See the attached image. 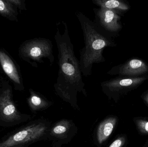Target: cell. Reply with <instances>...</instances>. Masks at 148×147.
<instances>
[{"label":"cell","mask_w":148,"mask_h":147,"mask_svg":"<svg viewBox=\"0 0 148 147\" xmlns=\"http://www.w3.org/2000/svg\"><path fill=\"white\" fill-rule=\"evenodd\" d=\"M64 32L62 34L58 26L55 40L58 50L59 72L54 85L56 92L64 97L70 98L78 91H84L79 60L74 51V45L69 36L68 24L62 21Z\"/></svg>","instance_id":"1"},{"label":"cell","mask_w":148,"mask_h":147,"mask_svg":"<svg viewBox=\"0 0 148 147\" xmlns=\"http://www.w3.org/2000/svg\"><path fill=\"white\" fill-rule=\"evenodd\" d=\"M76 16L82 30L84 42V47L80 51V68L83 76L88 77L92 74L94 64L105 62L103 50L114 44L109 36L103 33L83 13L77 11Z\"/></svg>","instance_id":"2"},{"label":"cell","mask_w":148,"mask_h":147,"mask_svg":"<svg viewBox=\"0 0 148 147\" xmlns=\"http://www.w3.org/2000/svg\"><path fill=\"white\" fill-rule=\"evenodd\" d=\"M20 54L32 66L37 67L38 64L44 63L47 59L52 66L54 62L53 45L49 39L35 38L25 41L20 48Z\"/></svg>","instance_id":"3"},{"label":"cell","mask_w":148,"mask_h":147,"mask_svg":"<svg viewBox=\"0 0 148 147\" xmlns=\"http://www.w3.org/2000/svg\"><path fill=\"white\" fill-rule=\"evenodd\" d=\"M93 11L95 14L93 22L99 29L108 36L111 33L118 32L121 28L118 12L103 7L94 8Z\"/></svg>","instance_id":"4"},{"label":"cell","mask_w":148,"mask_h":147,"mask_svg":"<svg viewBox=\"0 0 148 147\" xmlns=\"http://www.w3.org/2000/svg\"><path fill=\"white\" fill-rule=\"evenodd\" d=\"M46 129L45 126L40 124L26 127L0 142V147H14L35 140L43 135Z\"/></svg>","instance_id":"5"},{"label":"cell","mask_w":148,"mask_h":147,"mask_svg":"<svg viewBox=\"0 0 148 147\" xmlns=\"http://www.w3.org/2000/svg\"><path fill=\"white\" fill-rule=\"evenodd\" d=\"M0 117L7 122L18 121L20 113L12 100L11 90L7 89L0 94Z\"/></svg>","instance_id":"6"},{"label":"cell","mask_w":148,"mask_h":147,"mask_svg":"<svg viewBox=\"0 0 148 147\" xmlns=\"http://www.w3.org/2000/svg\"><path fill=\"white\" fill-rule=\"evenodd\" d=\"M144 77L135 78H116L101 83L103 89L107 92H114L130 86L137 85L145 80Z\"/></svg>","instance_id":"7"},{"label":"cell","mask_w":148,"mask_h":147,"mask_svg":"<svg viewBox=\"0 0 148 147\" xmlns=\"http://www.w3.org/2000/svg\"><path fill=\"white\" fill-rule=\"evenodd\" d=\"M148 70V67L142 60L138 59H133L120 66L118 68H113L108 74L119 73L123 75H136L143 74Z\"/></svg>","instance_id":"8"},{"label":"cell","mask_w":148,"mask_h":147,"mask_svg":"<svg viewBox=\"0 0 148 147\" xmlns=\"http://www.w3.org/2000/svg\"><path fill=\"white\" fill-rule=\"evenodd\" d=\"M0 64L9 78L15 83L21 85V79L14 64L8 55L1 51H0Z\"/></svg>","instance_id":"9"},{"label":"cell","mask_w":148,"mask_h":147,"mask_svg":"<svg viewBox=\"0 0 148 147\" xmlns=\"http://www.w3.org/2000/svg\"><path fill=\"white\" fill-rule=\"evenodd\" d=\"M116 120L115 118H110L105 120L99 125L97 130L98 142L101 144L106 140L113 132Z\"/></svg>","instance_id":"10"},{"label":"cell","mask_w":148,"mask_h":147,"mask_svg":"<svg viewBox=\"0 0 148 147\" xmlns=\"http://www.w3.org/2000/svg\"><path fill=\"white\" fill-rule=\"evenodd\" d=\"M92 1L100 7L112 9L117 12L118 10H126L129 9L126 3L117 0H92Z\"/></svg>","instance_id":"11"},{"label":"cell","mask_w":148,"mask_h":147,"mask_svg":"<svg viewBox=\"0 0 148 147\" xmlns=\"http://www.w3.org/2000/svg\"><path fill=\"white\" fill-rule=\"evenodd\" d=\"M17 12L9 0H0V14L11 20H16Z\"/></svg>","instance_id":"12"},{"label":"cell","mask_w":148,"mask_h":147,"mask_svg":"<svg viewBox=\"0 0 148 147\" xmlns=\"http://www.w3.org/2000/svg\"><path fill=\"white\" fill-rule=\"evenodd\" d=\"M30 96L28 99L29 105L34 109L42 106L45 104V101L36 92L32 89L29 90Z\"/></svg>","instance_id":"13"},{"label":"cell","mask_w":148,"mask_h":147,"mask_svg":"<svg viewBox=\"0 0 148 147\" xmlns=\"http://www.w3.org/2000/svg\"><path fill=\"white\" fill-rule=\"evenodd\" d=\"M135 122L140 133L148 135V120L143 118H136Z\"/></svg>","instance_id":"14"},{"label":"cell","mask_w":148,"mask_h":147,"mask_svg":"<svg viewBox=\"0 0 148 147\" xmlns=\"http://www.w3.org/2000/svg\"><path fill=\"white\" fill-rule=\"evenodd\" d=\"M125 142V139L124 137H121L114 141L110 145L109 147H122Z\"/></svg>","instance_id":"15"},{"label":"cell","mask_w":148,"mask_h":147,"mask_svg":"<svg viewBox=\"0 0 148 147\" xmlns=\"http://www.w3.org/2000/svg\"><path fill=\"white\" fill-rule=\"evenodd\" d=\"M67 128L65 126L58 125L53 129V133L56 134H60L63 133L66 131Z\"/></svg>","instance_id":"16"},{"label":"cell","mask_w":148,"mask_h":147,"mask_svg":"<svg viewBox=\"0 0 148 147\" xmlns=\"http://www.w3.org/2000/svg\"><path fill=\"white\" fill-rule=\"evenodd\" d=\"M13 4L19 7L20 9H26L24 3H23L22 1L20 0H9Z\"/></svg>","instance_id":"17"},{"label":"cell","mask_w":148,"mask_h":147,"mask_svg":"<svg viewBox=\"0 0 148 147\" xmlns=\"http://www.w3.org/2000/svg\"><path fill=\"white\" fill-rule=\"evenodd\" d=\"M144 99L148 105V93L145 95L144 97Z\"/></svg>","instance_id":"18"},{"label":"cell","mask_w":148,"mask_h":147,"mask_svg":"<svg viewBox=\"0 0 148 147\" xmlns=\"http://www.w3.org/2000/svg\"><path fill=\"white\" fill-rule=\"evenodd\" d=\"M143 147H148V142Z\"/></svg>","instance_id":"19"}]
</instances>
